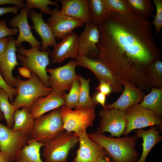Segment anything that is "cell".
<instances>
[{"instance_id": "obj_1", "label": "cell", "mask_w": 162, "mask_h": 162, "mask_svg": "<svg viewBox=\"0 0 162 162\" xmlns=\"http://www.w3.org/2000/svg\"><path fill=\"white\" fill-rule=\"evenodd\" d=\"M99 25L98 58L122 82H128L142 91H148L152 86L146 70L161 57L152 22L133 12L122 15L109 12Z\"/></svg>"}, {"instance_id": "obj_2", "label": "cell", "mask_w": 162, "mask_h": 162, "mask_svg": "<svg viewBox=\"0 0 162 162\" xmlns=\"http://www.w3.org/2000/svg\"><path fill=\"white\" fill-rule=\"evenodd\" d=\"M93 142L102 147L115 162H137L139 154L135 145V135L122 138L107 137L96 130L88 134Z\"/></svg>"}, {"instance_id": "obj_3", "label": "cell", "mask_w": 162, "mask_h": 162, "mask_svg": "<svg viewBox=\"0 0 162 162\" xmlns=\"http://www.w3.org/2000/svg\"><path fill=\"white\" fill-rule=\"evenodd\" d=\"M15 86L17 93L11 104L16 110L23 107L30 110L37 99L47 95L52 90L51 88L45 86L38 76L33 73L30 78L26 80H21L20 76L16 78Z\"/></svg>"}, {"instance_id": "obj_4", "label": "cell", "mask_w": 162, "mask_h": 162, "mask_svg": "<svg viewBox=\"0 0 162 162\" xmlns=\"http://www.w3.org/2000/svg\"><path fill=\"white\" fill-rule=\"evenodd\" d=\"M64 130L61 108H58L34 119L30 136L32 140L45 145Z\"/></svg>"}, {"instance_id": "obj_5", "label": "cell", "mask_w": 162, "mask_h": 162, "mask_svg": "<svg viewBox=\"0 0 162 162\" xmlns=\"http://www.w3.org/2000/svg\"><path fill=\"white\" fill-rule=\"evenodd\" d=\"M40 49L32 47L26 49L21 44L17 49L16 57L23 67L36 74L45 86L50 87L46 67L50 64L48 56L50 52L40 51Z\"/></svg>"}, {"instance_id": "obj_6", "label": "cell", "mask_w": 162, "mask_h": 162, "mask_svg": "<svg viewBox=\"0 0 162 162\" xmlns=\"http://www.w3.org/2000/svg\"><path fill=\"white\" fill-rule=\"evenodd\" d=\"M61 114L64 130L74 132L78 138L92 126L96 116L95 108L77 107L73 110L64 106L61 108Z\"/></svg>"}, {"instance_id": "obj_7", "label": "cell", "mask_w": 162, "mask_h": 162, "mask_svg": "<svg viewBox=\"0 0 162 162\" xmlns=\"http://www.w3.org/2000/svg\"><path fill=\"white\" fill-rule=\"evenodd\" d=\"M78 142L74 132H64L44 146L43 156L46 162H66L70 149Z\"/></svg>"}, {"instance_id": "obj_8", "label": "cell", "mask_w": 162, "mask_h": 162, "mask_svg": "<svg viewBox=\"0 0 162 162\" xmlns=\"http://www.w3.org/2000/svg\"><path fill=\"white\" fill-rule=\"evenodd\" d=\"M75 61L76 66L85 67L92 71L98 81L101 80L109 83L114 92L118 93L123 91L124 85L122 82L98 58H90L78 54Z\"/></svg>"}, {"instance_id": "obj_9", "label": "cell", "mask_w": 162, "mask_h": 162, "mask_svg": "<svg viewBox=\"0 0 162 162\" xmlns=\"http://www.w3.org/2000/svg\"><path fill=\"white\" fill-rule=\"evenodd\" d=\"M30 136L21 131H14L0 122V152L10 161L14 162Z\"/></svg>"}, {"instance_id": "obj_10", "label": "cell", "mask_w": 162, "mask_h": 162, "mask_svg": "<svg viewBox=\"0 0 162 162\" xmlns=\"http://www.w3.org/2000/svg\"><path fill=\"white\" fill-rule=\"evenodd\" d=\"M139 104L132 105L124 111L127 124L123 135L124 136H126L134 129L148 126L155 125L160 129L162 128L161 117L150 110L141 107Z\"/></svg>"}, {"instance_id": "obj_11", "label": "cell", "mask_w": 162, "mask_h": 162, "mask_svg": "<svg viewBox=\"0 0 162 162\" xmlns=\"http://www.w3.org/2000/svg\"><path fill=\"white\" fill-rule=\"evenodd\" d=\"M100 118V126L96 131L102 134L110 133V137L119 138L123 135L126 129L127 119L124 111L112 108L101 109L98 113Z\"/></svg>"}, {"instance_id": "obj_12", "label": "cell", "mask_w": 162, "mask_h": 162, "mask_svg": "<svg viewBox=\"0 0 162 162\" xmlns=\"http://www.w3.org/2000/svg\"><path fill=\"white\" fill-rule=\"evenodd\" d=\"M75 61H70L64 65L54 68L46 69L50 75L49 82L53 90L58 92L70 91L73 81L78 79L79 76L76 74Z\"/></svg>"}, {"instance_id": "obj_13", "label": "cell", "mask_w": 162, "mask_h": 162, "mask_svg": "<svg viewBox=\"0 0 162 162\" xmlns=\"http://www.w3.org/2000/svg\"><path fill=\"white\" fill-rule=\"evenodd\" d=\"M51 15L47 23L58 40L73 32L75 28L82 27L84 23L80 20L61 13L58 8L52 9Z\"/></svg>"}, {"instance_id": "obj_14", "label": "cell", "mask_w": 162, "mask_h": 162, "mask_svg": "<svg viewBox=\"0 0 162 162\" xmlns=\"http://www.w3.org/2000/svg\"><path fill=\"white\" fill-rule=\"evenodd\" d=\"M99 25L92 21L85 23V27L79 37L78 54L88 57L98 58L96 45L99 38Z\"/></svg>"}, {"instance_id": "obj_15", "label": "cell", "mask_w": 162, "mask_h": 162, "mask_svg": "<svg viewBox=\"0 0 162 162\" xmlns=\"http://www.w3.org/2000/svg\"><path fill=\"white\" fill-rule=\"evenodd\" d=\"M79 35L73 31L57 43L50 52L52 62L54 64H60L66 58H75L78 54Z\"/></svg>"}, {"instance_id": "obj_16", "label": "cell", "mask_w": 162, "mask_h": 162, "mask_svg": "<svg viewBox=\"0 0 162 162\" xmlns=\"http://www.w3.org/2000/svg\"><path fill=\"white\" fill-rule=\"evenodd\" d=\"M9 38L7 48L4 52L0 55V73L6 83L10 87H15L16 78L12 72L17 65L20 64L17 60L15 40L12 36Z\"/></svg>"}, {"instance_id": "obj_17", "label": "cell", "mask_w": 162, "mask_h": 162, "mask_svg": "<svg viewBox=\"0 0 162 162\" xmlns=\"http://www.w3.org/2000/svg\"><path fill=\"white\" fill-rule=\"evenodd\" d=\"M29 10L26 6L21 8L20 14H16L9 22V25L13 28L18 27L19 35L15 40V45L17 47L24 41L29 43L32 47L40 49L41 42L38 41L33 35L27 20V15Z\"/></svg>"}, {"instance_id": "obj_18", "label": "cell", "mask_w": 162, "mask_h": 162, "mask_svg": "<svg viewBox=\"0 0 162 162\" xmlns=\"http://www.w3.org/2000/svg\"><path fill=\"white\" fill-rule=\"evenodd\" d=\"M65 93V92L52 90L47 95L37 99L30 109L34 119L40 116L48 111L64 106Z\"/></svg>"}, {"instance_id": "obj_19", "label": "cell", "mask_w": 162, "mask_h": 162, "mask_svg": "<svg viewBox=\"0 0 162 162\" xmlns=\"http://www.w3.org/2000/svg\"><path fill=\"white\" fill-rule=\"evenodd\" d=\"M122 83L124 88L121 96L113 103L106 105L105 109L114 108L124 111L143 100L144 95L142 90L128 82Z\"/></svg>"}, {"instance_id": "obj_20", "label": "cell", "mask_w": 162, "mask_h": 162, "mask_svg": "<svg viewBox=\"0 0 162 162\" xmlns=\"http://www.w3.org/2000/svg\"><path fill=\"white\" fill-rule=\"evenodd\" d=\"M42 12L39 13L32 9L29 10L28 15L32 21L34 26L32 28L41 38V51L46 52L49 46L54 47L57 43L56 38L50 27L45 22L42 17Z\"/></svg>"}, {"instance_id": "obj_21", "label": "cell", "mask_w": 162, "mask_h": 162, "mask_svg": "<svg viewBox=\"0 0 162 162\" xmlns=\"http://www.w3.org/2000/svg\"><path fill=\"white\" fill-rule=\"evenodd\" d=\"M78 139L79 148L72 162H94L104 148L91 140L86 131Z\"/></svg>"}, {"instance_id": "obj_22", "label": "cell", "mask_w": 162, "mask_h": 162, "mask_svg": "<svg viewBox=\"0 0 162 162\" xmlns=\"http://www.w3.org/2000/svg\"><path fill=\"white\" fill-rule=\"evenodd\" d=\"M62 4L60 12L83 21H92L88 5V0H60Z\"/></svg>"}, {"instance_id": "obj_23", "label": "cell", "mask_w": 162, "mask_h": 162, "mask_svg": "<svg viewBox=\"0 0 162 162\" xmlns=\"http://www.w3.org/2000/svg\"><path fill=\"white\" fill-rule=\"evenodd\" d=\"M158 128L157 126L154 125L148 130L140 129L136 131L135 135L138 138H142L143 141L142 154L137 162H146L150 151L158 143L162 140V136L160 135L161 130H158Z\"/></svg>"}, {"instance_id": "obj_24", "label": "cell", "mask_w": 162, "mask_h": 162, "mask_svg": "<svg viewBox=\"0 0 162 162\" xmlns=\"http://www.w3.org/2000/svg\"><path fill=\"white\" fill-rule=\"evenodd\" d=\"M14 123L12 130L14 131H20L30 136L34 122L30 110L22 107L20 110H16L13 116Z\"/></svg>"}, {"instance_id": "obj_25", "label": "cell", "mask_w": 162, "mask_h": 162, "mask_svg": "<svg viewBox=\"0 0 162 162\" xmlns=\"http://www.w3.org/2000/svg\"><path fill=\"white\" fill-rule=\"evenodd\" d=\"M21 150L14 162H43L40 154L41 148L45 145L31 139Z\"/></svg>"}, {"instance_id": "obj_26", "label": "cell", "mask_w": 162, "mask_h": 162, "mask_svg": "<svg viewBox=\"0 0 162 162\" xmlns=\"http://www.w3.org/2000/svg\"><path fill=\"white\" fill-rule=\"evenodd\" d=\"M150 93L144 95L139 104L142 108L151 111L161 116L162 115V88L152 87Z\"/></svg>"}, {"instance_id": "obj_27", "label": "cell", "mask_w": 162, "mask_h": 162, "mask_svg": "<svg viewBox=\"0 0 162 162\" xmlns=\"http://www.w3.org/2000/svg\"><path fill=\"white\" fill-rule=\"evenodd\" d=\"M129 8L135 14L147 18L152 17L154 10L150 0H126Z\"/></svg>"}, {"instance_id": "obj_28", "label": "cell", "mask_w": 162, "mask_h": 162, "mask_svg": "<svg viewBox=\"0 0 162 162\" xmlns=\"http://www.w3.org/2000/svg\"><path fill=\"white\" fill-rule=\"evenodd\" d=\"M88 5L92 21L100 25L107 17L109 12L103 0H88Z\"/></svg>"}, {"instance_id": "obj_29", "label": "cell", "mask_w": 162, "mask_h": 162, "mask_svg": "<svg viewBox=\"0 0 162 162\" xmlns=\"http://www.w3.org/2000/svg\"><path fill=\"white\" fill-rule=\"evenodd\" d=\"M80 82L79 99L76 108H95V105L92 101L90 94V79H85L81 76L78 79Z\"/></svg>"}, {"instance_id": "obj_30", "label": "cell", "mask_w": 162, "mask_h": 162, "mask_svg": "<svg viewBox=\"0 0 162 162\" xmlns=\"http://www.w3.org/2000/svg\"><path fill=\"white\" fill-rule=\"evenodd\" d=\"M0 109L6 120L7 126L12 129L14 123L13 116L16 109L10 102L7 94L2 88H0Z\"/></svg>"}, {"instance_id": "obj_31", "label": "cell", "mask_w": 162, "mask_h": 162, "mask_svg": "<svg viewBox=\"0 0 162 162\" xmlns=\"http://www.w3.org/2000/svg\"><path fill=\"white\" fill-rule=\"evenodd\" d=\"M146 75L152 87L162 88V61L158 60L151 64L146 70Z\"/></svg>"}, {"instance_id": "obj_32", "label": "cell", "mask_w": 162, "mask_h": 162, "mask_svg": "<svg viewBox=\"0 0 162 162\" xmlns=\"http://www.w3.org/2000/svg\"><path fill=\"white\" fill-rule=\"evenodd\" d=\"M109 12L126 15L132 13L126 0H103Z\"/></svg>"}, {"instance_id": "obj_33", "label": "cell", "mask_w": 162, "mask_h": 162, "mask_svg": "<svg viewBox=\"0 0 162 162\" xmlns=\"http://www.w3.org/2000/svg\"><path fill=\"white\" fill-rule=\"evenodd\" d=\"M80 85L78 79L73 81L69 93L68 94L65 93V94L64 106L70 109L76 108L79 99Z\"/></svg>"}, {"instance_id": "obj_34", "label": "cell", "mask_w": 162, "mask_h": 162, "mask_svg": "<svg viewBox=\"0 0 162 162\" xmlns=\"http://www.w3.org/2000/svg\"><path fill=\"white\" fill-rule=\"evenodd\" d=\"M26 6L29 10L34 8L40 9L41 12L47 15H51L52 9L48 5H53L58 8L59 7L57 1L53 2L50 0H27Z\"/></svg>"}, {"instance_id": "obj_35", "label": "cell", "mask_w": 162, "mask_h": 162, "mask_svg": "<svg viewBox=\"0 0 162 162\" xmlns=\"http://www.w3.org/2000/svg\"><path fill=\"white\" fill-rule=\"evenodd\" d=\"M156 9V14L152 22L155 27V33L158 34L162 27V0H153Z\"/></svg>"}, {"instance_id": "obj_36", "label": "cell", "mask_w": 162, "mask_h": 162, "mask_svg": "<svg viewBox=\"0 0 162 162\" xmlns=\"http://www.w3.org/2000/svg\"><path fill=\"white\" fill-rule=\"evenodd\" d=\"M0 88L5 91L8 94L10 102L12 103L14 101V97L17 95V89L9 86L5 82L0 73Z\"/></svg>"}, {"instance_id": "obj_37", "label": "cell", "mask_w": 162, "mask_h": 162, "mask_svg": "<svg viewBox=\"0 0 162 162\" xmlns=\"http://www.w3.org/2000/svg\"><path fill=\"white\" fill-rule=\"evenodd\" d=\"M18 32L16 28H9L7 26L5 20H2L0 21V39L6 37L7 36L16 35Z\"/></svg>"}, {"instance_id": "obj_38", "label": "cell", "mask_w": 162, "mask_h": 162, "mask_svg": "<svg viewBox=\"0 0 162 162\" xmlns=\"http://www.w3.org/2000/svg\"><path fill=\"white\" fill-rule=\"evenodd\" d=\"M99 86L95 88V89L104 94L106 96H109L111 93L114 92L110 84L103 80H99Z\"/></svg>"}, {"instance_id": "obj_39", "label": "cell", "mask_w": 162, "mask_h": 162, "mask_svg": "<svg viewBox=\"0 0 162 162\" xmlns=\"http://www.w3.org/2000/svg\"><path fill=\"white\" fill-rule=\"evenodd\" d=\"M106 96L104 94L97 91L93 94L92 98V101L95 105L100 104L105 109Z\"/></svg>"}, {"instance_id": "obj_40", "label": "cell", "mask_w": 162, "mask_h": 162, "mask_svg": "<svg viewBox=\"0 0 162 162\" xmlns=\"http://www.w3.org/2000/svg\"><path fill=\"white\" fill-rule=\"evenodd\" d=\"M94 162H115L104 148Z\"/></svg>"}, {"instance_id": "obj_41", "label": "cell", "mask_w": 162, "mask_h": 162, "mask_svg": "<svg viewBox=\"0 0 162 162\" xmlns=\"http://www.w3.org/2000/svg\"><path fill=\"white\" fill-rule=\"evenodd\" d=\"M7 4H14L21 8L26 6L22 0H0V5Z\"/></svg>"}, {"instance_id": "obj_42", "label": "cell", "mask_w": 162, "mask_h": 162, "mask_svg": "<svg viewBox=\"0 0 162 162\" xmlns=\"http://www.w3.org/2000/svg\"><path fill=\"white\" fill-rule=\"evenodd\" d=\"M19 8L16 6L8 8L0 7V16L9 12L14 13L15 15L17 14V11Z\"/></svg>"}, {"instance_id": "obj_43", "label": "cell", "mask_w": 162, "mask_h": 162, "mask_svg": "<svg viewBox=\"0 0 162 162\" xmlns=\"http://www.w3.org/2000/svg\"><path fill=\"white\" fill-rule=\"evenodd\" d=\"M18 69L19 72L21 76L28 79L31 77L32 73L28 69L23 67L18 68Z\"/></svg>"}, {"instance_id": "obj_44", "label": "cell", "mask_w": 162, "mask_h": 162, "mask_svg": "<svg viewBox=\"0 0 162 162\" xmlns=\"http://www.w3.org/2000/svg\"><path fill=\"white\" fill-rule=\"evenodd\" d=\"M9 40V38L4 37L0 39V55L2 54L5 51Z\"/></svg>"}, {"instance_id": "obj_45", "label": "cell", "mask_w": 162, "mask_h": 162, "mask_svg": "<svg viewBox=\"0 0 162 162\" xmlns=\"http://www.w3.org/2000/svg\"><path fill=\"white\" fill-rule=\"evenodd\" d=\"M0 162H11L1 152H0Z\"/></svg>"}, {"instance_id": "obj_46", "label": "cell", "mask_w": 162, "mask_h": 162, "mask_svg": "<svg viewBox=\"0 0 162 162\" xmlns=\"http://www.w3.org/2000/svg\"><path fill=\"white\" fill-rule=\"evenodd\" d=\"M4 119V118L3 113L0 109V121Z\"/></svg>"}]
</instances>
